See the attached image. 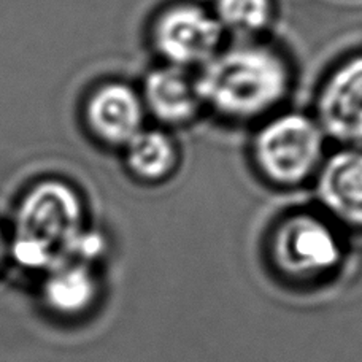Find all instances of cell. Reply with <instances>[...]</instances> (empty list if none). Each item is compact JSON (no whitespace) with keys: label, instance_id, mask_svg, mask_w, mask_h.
<instances>
[{"label":"cell","instance_id":"9","mask_svg":"<svg viewBox=\"0 0 362 362\" xmlns=\"http://www.w3.org/2000/svg\"><path fill=\"white\" fill-rule=\"evenodd\" d=\"M139 93L146 116H151L167 131L191 124L204 112L191 72L165 64L151 69L145 75Z\"/></svg>","mask_w":362,"mask_h":362},{"label":"cell","instance_id":"4","mask_svg":"<svg viewBox=\"0 0 362 362\" xmlns=\"http://www.w3.org/2000/svg\"><path fill=\"white\" fill-rule=\"evenodd\" d=\"M228 37L211 8L197 2L167 5L153 19L150 43L160 62L186 72L200 70Z\"/></svg>","mask_w":362,"mask_h":362},{"label":"cell","instance_id":"12","mask_svg":"<svg viewBox=\"0 0 362 362\" xmlns=\"http://www.w3.org/2000/svg\"><path fill=\"white\" fill-rule=\"evenodd\" d=\"M213 13L226 35L257 40L275 19L274 0H215Z\"/></svg>","mask_w":362,"mask_h":362},{"label":"cell","instance_id":"5","mask_svg":"<svg viewBox=\"0 0 362 362\" xmlns=\"http://www.w3.org/2000/svg\"><path fill=\"white\" fill-rule=\"evenodd\" d=\"M272 255L283 270L321 275L339 266L344 255L337 224L316 211H296L281 218L272 232Z\"/></svg>","mask_w":362,"mask_h":362},{"label":"cell","instance_id":"7","mask_svg":"<svg viewBox=\"0 0 362 362\" xmlns=\"http://www.w3.org/2000/svg\"><path fill=\"white\" fill-rule=\"evenodd\" d=\"M313 181L322 215L337 226L362 230V148L327 154Z\"/></svg>","mask_w":362,"mask_h":362},{"label":"cell","instance_id":"8","mask_svg":"<svg viewBox=\"0 0 362 362\" xmlns=\"http://www.w3.org/2000/svg\"><path fill=\"white\" fill-rule=\"evenodd\" d=\"M90 134L103 145L124 148L146 127V112L139 89L110 81L89 95L85 108Z\"/></svg>","mask_w":362,"mask_h":362},{"label":"cell","instance_id":"10","mask_svg":"<svg viewBox=\"0 0 362 362\" xmlns=\"http://www.w3.org/2000/svg\"><path fill=\"white\" fill-rule=\"evenodd\" d=\"M122 151L129 173L145 185L164 183L180 165L177 140L164 127H145Z\"/></svg>","mask_w":362,"mask_h":362},{"label":"cell","instance_id":"1","mask_svg":"<svg viewBox=\"0 0 362 362\" xmlns=\"http://www.w3.org/2000/svg\"><path fill=\"white\" fill-rule=\"evenodd\" d=\"M204 110L229 122H262L280 112L293 88L288 57L272 45L238 40L224 45L194 75Z\"/></svg>","mask_w":362,"mask_h":362},{"label":"cell","instance_id":"13","mask_svg":"<svg viewBox=\"0 0 362 362\" xmlns=\"http://www.w3.org/2000/svg\"><path fill=\"white\" fill-rule=\"evenodd\" d=\"M6 250H8V247H6L5 237L2 234V229H0V264H2V261H4V257L6 255Z\"/></svg>","mask_w":362,"mask_h":362},{"label":"cell","instance_id":"2","mask_svg":"<svg viewBox=\"0 0 362 362\" xmlns=\"http://www.w3.org/2000/svg\"><path fill=\"white\" fill-rule=\"evenodd\" d=\"M83 229L85 211L78 194L62 181H43L18 206L11 253L24 267L51 270L70 255Z\"/></svg>","mask_w":362,"mask_h":362},{"label":"cell","instance_id":"6","mask_svg":"<svg viewBox=\"0 0 362 362\" xmlns=\"http://www.w3.org/2000/svg\"><path fill=\"white\" fill-rule=\"evenodd\" d=\"M313 116L329 141L362 148V53L348 56L325 76Z\"/></svg>","mask_w":362,"mask_h":362},{"label":"cell","instance_id":"3","mask_svg":"<svg viewBox=\"0 0 362 362\" xmlns=\"http://www.w3.org/2000/svg\"><path fill=\"white\" fill-rule=\"evenodd\" d=\"M327 141L313 115L278 112L259 122L251 159L270 185L297 187L315 180L327 156Z\"/></svg>","mask_w":362,"mask_h":362},{"label":"cell","instance_id":"11","mask_svg":"<svg viewBox=\"0 0 362 362\" xmlns=\"http://www.w3.org/2000/svg\"><path fill=\"white\" fill-rule=\"evenodd\" d=\"M95 278L88 264L64 261L49 270L43 294L48 305L61 313L83 312L95 297Z\"/></svg>","mask_w":362,"mask_h":362}]
</instances>
